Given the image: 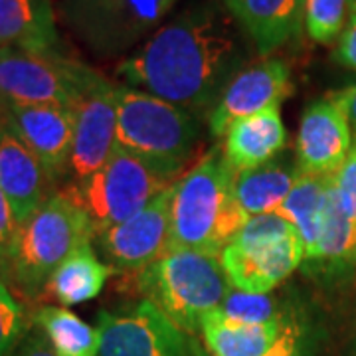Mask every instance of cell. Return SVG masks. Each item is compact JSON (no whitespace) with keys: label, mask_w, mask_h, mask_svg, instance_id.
I'll return each instance as SVG.
<instances>
[{"label":"cell","mask_w":356,"mask_h":356,"mask_svg":"<svg viewBox=\"0 0 356 356\" xmlns=\"http://www.w3.org/2000/svg\"><path fill=\"white\" fill-rule=\"evenodd\" d=\"M102 74L89 65L54 51L0 48L2 105H58L76 109Z\"/></svg>","instance_id":"9c48e42d"},{"label":"cell","mask_w":356,"mask_h":356,"mask_svg":"<svg viewBox=\"0 0 356 356\" xmlns=\"http://www.w3.org/2000/svg\"><path fill=\"white\" fill-rule=\"evenodd\" d=\"M172 188L159 194L135 216L97 236L99 252L113 273H139L170 252Z\"/></svg>","instance_id":"8fae6325"},{"label":"cell","mask_w":356,"mask_h":356,"mask_svg":"<svg viewBox=\"0 0 356 356\" xmlns=\"http://www.w3.org/2000/svg\"><path fill=\"white\" fill-rule=\"evenodd\" d=\"M331 178L332 177L299 175L289 196L277 210V214H281L291 224L303 242V248H305L303 266L313 261L318 243H321L325 220H327Z\"/></svg>","instance_id":"7402d4cb"},{"label":"cell","mask_w":356,"mask_h":356,"mask_svg":"<svg viewBox=\"0 0 356 356\" xmlns=\"http://www.w3.org/2000/svg\"><path fill=\"white\" fill-rule=\"evenodd\" d=\"M147 301L184 332L200 331L202 318L220 309L232 289L220 255L172 250L137 275Z\"/></svg>","instance_id":"277c9868"},{"label":"cell","mask_w":356,"mask_h":356,"mask_svg":"<svg viewBox=\"0 0 356 356\" xmlns=\"http://www.w3.org/2000/svg\"><path fill=\"white\" fill-rule=\"evenodd\" d=\"M117 83L102 77L74 109V145L70 159L72 182L97 172L117 147Z\"/></svg>","instance_id":"5bb4252c"},{"label":"cell","mask_w":356,"mask_h":356,"mask_svg":"<svg viewBox=\"0 0 356 356\" xmlns=\"http://www.w3.org/2000/svg\"><path fill=\"white\" fill-rule=\"evenodd\" d=\"M113 271L93 252L91 242L79 245L62 266L54 271L46 291L62 307L79 305L95 299L103 291Z\"/></svg>","instance_id":"cb8c5ba5"},{"label":"cell","mask_w":356,"mask_h":356,"mask_svg":"<svg viewBox=\"0 0 356 356\" xmlns=\"http://www.w3.org/2000/svg\"><path fill=\"white\" fill-rule=\"evenodd\" d=\"M303 267L307 273L327 280H339L356 269V220L346 214L337 196L332 178L321 243L313 261Z\"/></svg>","instance_id":"44dd1931"},{"label":"cell","mask_w":356,"mask_h":356,"mask_svg":"<svg viewBox=\"0 0 356 356\" xmlns=\"http://www.w3.org/2000/svg\"><path fill=\"white\" fill-rule=\"evenodd\" d=\"M224 317L238 321V323H269L275 318L283 317L285 311H281L277 301L267 293V295H254V293H243L238 289H229L224 303L218 309Z\"/></svg>","instance_id":"83f0119b"},{"label":"cell","mask_w":356,"mask_h":356,"mask_svg":"<svg viewBox=\"0 0 356 356\" xmlns=\"http://www.w3.org/2000/svg\"><path fill=\"white\" fill-rule=\"evenodd\" d=\"M334 58L346 67L356 70V13H353L348 24L339 38V46L334 51Z\"/></svg>","instance_id":"1f68e13d"},{"label":"cell","mask_w":356,"mask_h":356,"mask_svg":"<svg viewBox=\"0 0 356 356\" xmlns=\"http://www.w3.org/2000/svg\"><path fill=\"white\" fill-rule=\"evenodd\" d=\"M353 350H355V356H356V337H355V348H353Z\"/></svg>","instance_id":"8d00e7d4"},{"label":"cell","mask_w":356,"mask_h":356,"mask_svg":"<svg viewBox=\"0 0 356 356\" xmlns=\"http://www.w3.org/2000/svg\"><path fill=\"white\" fill-rule=\"evenodd\" d=\"M293 93L291 67L281 58H257L243 67L220 95L214 109L206 117L212 137L224 139L236 121L261 113L269 107H281Z\"/></svg>","instance_id":"7c38bea8"},{"label":"cell","mask_w":356,"mask_h":356,"mask_svg":"<svg viewBox=\"0 0 356 356\" xmlns=\"http://www.w3.org/2000/svg\"><path fill=\"white\" fill-rule=\"evenodd\" d=\"M2 107H4V105H2V102H0V113H4V111H2Z\"/></svg>","instance_id":"d590c367"},{"label":"cell","mask_w":356,"mask_h":356,"mask_svg":"<svg viewBox=\"0 0 356 356\" xmlns=\"http://www.w3.org/2000/svg\"><path fill=\"white\" fill-rule=\"evenodd\" d=\"M353 13H356V0H353Z\"/></svg>","instance_id":"e575fe53"},{"label":"cell","mask_w":356,"mask_h":356,"mask_svg":"<svg viewBox=\"0 0 356 356\" xmlns=\"http://www.w3.org/2000/svg\"><path fill=\"white\" fill-rule=\"evenodd\" d=\"M341 105H343L344 113L348 117V123H350V131H353V139L356 140V83L348 86V88L341 89V91H334L332 93Z\"/></svg>","instance_id":"836d02e7"},{"label":"cell","mask_w":356,"mask_h":356,"mask_svg":"<svg viewBox=\"0 0 356 356\" xmlns=\"http://www.w3.org/2000/svg\"><path fill=\"white\" fill-rule=\"evenodd\" d=\"M287 145L281 107L236 121L224 135V156L234 172H243L275 161Z\"/></svg>","instance_id":"d6986e66"},{"label":"cell","mask_w":356,"mask_h":356,"mask_svg":"<svg viewBox=\"0 0 356 356\" xmlns=\"http://www.w3.org/2000/svg\"><path fill=\"white\" fill-rule=\"evenodd\" d=\"M93 238L88 214L65 192H56L20 224L8 277L28 297H36L46 291L54 271Z\"/></svg>","instance_id":"5b68a950"},{"label":"cell","mask_w":356,"mask_h":356,"mask_svg":"<svg viewBox=\"0 0 356 356\" xmlns=\"http://www.w3.org/2000/svg\"><path fill=\"white\" fill-rule=\"evenodd\" d=\"M18 229H20V224L14 216L10 202L6 200L4 192L0 191V273L6 277H8V269L13 261Z\"/></svg>","instance_id":"f546056e"},{"label":"cell","mask_w":356,"mask_h":356,"mask_svg":"<svg viewBox=\"0 0 356 356\" xmlns=\"http://www.w3.org/2000/svg\"><path fill=\"white\" fill-rule=\"evenodd\" d=\"M198 356H210L206 353L202 344L198 348ZM269 356H309V344H307V331L305 325L299 318H291L289 329L285 332L283 341L280 346L271 353Z\"/></svg>","instance_id":"4dcf8cb0"},{"label":"cell","mask_w":356,"mask_h":356,"mask_svg":"<svg viewBox=\"0 0 356 356\" xmlns=\"http://www.w3.org/2000/svg\"><path fill=\"white\" fill-rule=\"evenodd\" d=\"M2 123L34 153L51 182L70 175L74 109L58 105H6Z\"/></svg>","instance_id":"9a60e30c"},{"label":"cell","mask_w":356,"mask_h":356,"mask_svg":"<svg viewBox=\"0 0 356 356\" xmlns=\"http://www.w3.org/2000/svg\"><path fill=\"white\" fill-rule=\"evenodd\" d=\"M97 356H198L200 343L177 327L165 313L143 299L131 309L97 317Z\"/></svg>","instance_id":"30bf717a"},{"label":"cell","mask_w":356,"mask_h":356,"mask_svg":"<svg viewBox=\"0 0 356 356\" xmlns=\"http://www.w3.org/2000/svg\"><path fill=\"white\" fill-rule=\"evenodd\" d=\"M332 184L346 214L356 220V140L341 168L332 175Z\"/></svg>","instance_id":"f1b7e54d"},{"label":"cell","mask_w":356,"mask_h":356,"mask_svg":"<svg viewBox=\"0 0 356 356\" xmlns=\"http://www.w3.org/2000/svg\"><path fill=\"white\" fill-rule=\"evenodd\" d=\"M178 0H62L65 26L93 56L121 58L165 24Z\"/></svg>","instance_id":"8992f818"},{"label":"cell","mask_w":356,"mask_h":356,"mask_svg":"<svg viewBox=\"0 0 356 356\" xmlns=\"http://www.w3.org/2000/svg\"><path fill=\"white\" fill-rule=\"evenodd\" d=\"M307 0H222L254 44L257 58L291 44L305 28Z\"/></svg>","instance_id":"2e32d148"},{"label":"cell","mask_w":356,"mask_h":356,"mask_svg":"<svg viewBox=\"0 0 356 356\" xmlns=\"http://www.w3.org/2000/svg\"><path fill=\"white\" fill-rule=\"evenodd\" d=\"M305 248L291 224L273 214L252 216L220 254L234 289L267 295L303 266Z\"/></svg>","instance_id":"52a82bcc"},{"label":"cell","mask_w":356,"mask_h":356,"mask_svg":"<svg viewBox=\"0 0 356 356\" xmlns=\"http://www.w3.org/2000/svg\"><path fill=\"white\" fill-rule=\"evenodd\" d=\"M0 48L60 50L50 0H0Z\"/></svg>","instance_id":"ffe728a7"},{"label":"cell","mask_w":356,"mask_h":356,"mask_svg":"<svg viewBox=\"0 0 356 356\" xmlns=\"http://www.w3.org/2000/svg\"><path fill=\"white\" fill-rule=\"evenodd\" d=\"M30 332V318L10 285L0 277V356H14Z\"/></svg>","instance_id":"4316f807"},{"label":"cell","mask_w":356,"mask_h":356,"mask_svg":"<svg viewBox=\"0 0 356 356\" xmlns=\"http://www.w3.org/2000/svg\"><path fill=\"white\" fill-rule=\"evenodd\" d=\"M54 184L34 153L4 123L0 125V191L10 202L18 224L50 198Z\"/></svg>","instance_id":"e0dca14e"},{"label":"cell","mask_w":356,"mask_h":356,"mask_svg":"<svg viewBox=\"0 0 356 356\" xmlns=\"http://www.w3.org/2000/svg\"><path fill=\"white\" fill-rule=\"evenodd\" d=\"M34 323L58 356L99 355V329L81 321L67 307H42L34 315Z\"/></svg>","instance_id":"d4e9b609"},{"label":"cell","mask_w":356,"mask_h":356,"mask_svg":"<svg viewBox=\"0 0 356 356\" xmlns=\"http://www.w3.org/2000/svg\"><path fill=\"white\" fill-rule=\"evenodd\" d=\"M234 178L220 147L178 178L170 202V252L220 255L234 242L250 220L236 198Z\"/></svg>","instance_id":"7a4b0ae2"},{"label":"cell","mask_w":356,"mask_h":356,"mask_svg":"<svg viewBox=\"0 0 356 356\" xmlns=\"http://www.w3.org/2000/svg\"><path fill=\"white\" fill-rule=\"evenodd\" d=\"M293 315L269 323H238L212 311L200 323V337L210 356H269L283 341Z\"/></svg>","instance_id":"ac0fdd59"},{"label":"cell","mask_w":356,"mask_h":356,"mask_svg":"<svg viewBox=\"0 0 356 356\" xmlns=\"http://www.w3.org/2000/svg\"><path fill=\"white\" fill-rule=\"evenodd\" d=\"M353 16V0H307L305 32L317 44L341 38Z\"/></svg>","instance_id":"484cf974"},{"label":"cell","mask_w":356,"mask_h":356,"mask_svg":"<svg viewBox=\"0 0 356 356\" xmlns=\"http://www.w3.org/2000/svg\"><path fill=\"white\" fill-rule=\"evenodd\" d=\"M178 180L115 147L107 163L91 177L72 182L65 194L88 214L95 238L140 212Z\"/></svg>","instance_id":"ba28073f"},{"label":"cell","mask_w":356,"mask_h":356,"mask_svg":"<svg viewBox=\"0 0 356 356\" xmlns=\"http://www.w3.org/2000/svg\"><path fill=\"white\" fill-rule=\"evenodd\" d=\"M295 163L275 159L271 163L236 172L234 192L248 216L273 214L289 196L293 184L299 178Z\"/></svg>","instance_id":"603a6c76"},{"label":"cell","mask_w":356,"mask_h":356,"mask_svg":"<svg viewBox=\"0 0 356 356\" xmlns=\"http://www.w3.org/2000/svg\"><path fill=\"white\" fill-rule=\"evenodd\" d=\"M117 147L178 180L200 140V119L147 91L117 83Z\"/></svg>","instance_id":"3957f363"},{"label":"cell","mask_w":356,"mask_h":356,"mask_svg":"<svg viewBox=\"0 0 356 356\" xmlns=\"http://www.w3.org/2000/svg\"><path fill=\"white\" fill-rule=\"evenodd\" d=\"M254 56L252 40L222 0H196L123 58L117 76L200 119Z\"/></svg>","instance_id":"6da1fadb"},{"label":"cell","mask_w":356,"mask_h":356,"mask_svg":"<svg viewBox=\"0 0 356 356\" xmlns=\"http://www.w3.org/2000/svg\"><path fill=\"white\" fill-rule=\"evenodd\" d=\"M14 356H58L54 353V348L48 343V339L44 337V332L36 329L26 334V339L22 344L18 346V350L14 353Z\"/></svg>","instance_id":"d6a6232c"},{"label":"cell","mask_w":356,"mask_h":356,"mask_svg":"<svg viewBox=\"0 0 356 356\" xmlns=\"http://www.w3.org/2000/svg\"><path fill=\"white\" fill-rule=\"evenodd\" d=\"M353 143L348 117L331 93L303 111L295 143V166L301 175L332 177L350 153Z\"/></svg>","instance_id":"4fadbf2b"}]
</instances>
